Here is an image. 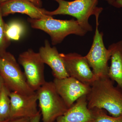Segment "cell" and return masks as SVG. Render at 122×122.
Instances as JSON below:
<instances>
[{
	"instance_id": "4fadbf2b",
	"label": "cell",
	"mask_w": 122,
	"mask_h": 122,
	"mask_svg": "<svg viewBox=\"0 0 122 122\" xmlns=\"http://www.w3.org/2000/svg\"><path fill=\"white\" fill-rule=\"evenodd\" d=\"M92 110L88 108L86 95L82 96L54 122H95Z\"/></svg>"
},
{
	"instance_id": "ba28073f",
	"label": "cell",
	"mask_w": 122,
	"mask_h": 122,
	"mask_svg": "<svg viewBox=\"0 0 122 122\" xmlns=\"http://www.w3.org/2000/svg\"><path fill=\"white\" fill-rule=\"evenodd\" d=\"M68 75L82 83L91 86L96 80L86 57L76 53H60Z\"/></svg>"
},
{
	"instance_id": "52a82bcc",
	"label": "cell",
	"mask_w": 122,
	"mask_h": 122,
	"mask_svg": "<svg viewBox=\"0 0 122 122\" xmlns=\"http://www.w3.org/2000/svg\"><path fill=\"white\" fill-rule=\"evenodd\" d=\"M18 61L24 68V74L29 86L36 92L46 82L44 75L45 64L39 53L29 49L19 55Z\"/></svg>"
},
{
	"instance_id": "2e32d148",
	"label": "cell",
	"mask_w": 122,
	"mask_h": 122,
	"mask_svg": "<svg viewBox=\"0 0 122 122\" xmlns=\"http://www.w3.org/2000/svg\"><path fill=\"white\" fill-rule=\"evenodd\" d=\"M24 24L17 20H13L5 23V33L9 41L19 40L25 32Z\"/></svg>"
},
{
	"instance_id": "277c9868",
	"label": "cell",
	"mask_w": 122,
	"mask_h": 122,
	"mask_svg": "<svg viewBox=\"0 0 122 122\" xmlns=\"http://www.w3.org/2000/svg\"><path fill=\"white\" fill-rule=\"evenodd\" d=\"M43 122H54L69 108L53 81H46L36 91Z\"/></svg>"
},
{
	"instance_id": "7402d4cb",
	"label": "cell",
	"mask_w": 122,
	"mask_h": 122,
	"mask_svg": "<svg viewBox=\"0 0 122 122\" xmlns=\"http://www.w3.org/2000/svg\"><path fill=\"white\" fill-rule=\"evenodd\" d=\"M5 85L4 81L1 75L0 74V95L1 93V91H2L3 86Z\"/></svg>"
},
{
	"instance_id": "44dd1931",
	"label": "cell",
	"mask_w": 122,
	"mask_h": 122,
	"mask_svg": "<svg viewBox=\"0 0 122 122\" xmlns=\"http://www.w3.org/2000/svg\"><path fill=\"white\" fill-rule=\"evenodd\" d=\"M8 0H0V4L5 2ZM30 2H32L37 7L41 8L42 6V0H29Z\"/></svg>"
},
{
	"instance_id": "30bf717a",
	"label": "cell",
	"mask_w": 122,
	"mask_h": 122,
	"mask_svg": "<svg viewBox=\"0 0 122 122\" xmlns=\"http://www.w3.org/2000/svg\"><path fill=\"white\" fill-rule=\"evenodd\" d=\"M10 119L17 118H30L36 115L38 110L37 95L36 92L30 95L24 94L11 91Z\"/></svg>"
},
{
	"instance_id": "e0dca14e",
	"label": "cell",
	"mask_w": 122,
	"mask_h": 122,
	"mask_svg": "<svg viewBox=\"0 0 122 122\" xmlns=\"http://www.w3.org/2000/svg\"><path fill=\"white\" fill-rule=\"evenodd\" d=\"M94 115L95 122H122V114L117 117L108 115L103 109L94 108L92 109Z\"/></svg>"
},
{
	"instance_id": "ac0fdd59",
	"label": "cell",
	"mask_w": 122,
	"mask_h": 122,
	"mask_svg": "<svg viewBox=\"0 0 122 122\" xmlns=\"http://www.w3.org/2000/svg\"><path fill=\"white\" fill-rule=\"evenodd\" d=\"M3 17L0 4V54L6 51V49L10 44V41L5 35V23L3 20Z\"/></svg>"
},
{
	"instance_id": "ffe728a7",
	"label": "cell",
	"mask_w": 122,
	"mask_h": 122,
	"mask_svg": "<svg viewBox=\"0 0 122 122\" xmlns=\"http://www.w3.org/2000/svg\"><path fill=\"white\" fill-rule=\"evenodd\" d=\"M41 117V114L39 111L37 114L30 118L29 122H40Z\"/></svg>"
},
{
	"instance_id": "d6986e66",
	"label": "cell",
	"mask_w": 122,
	"mask_h": 122,
	"mask_svg": "<svg viewBox=\"0 0 122 122\" xmlns=\"http://www.w3.org/2000/svg\"><path fill=\"white\" fill-rule=\"evenodd\" d=\"M30 118L27 117L17 118L9 119L4 122H29Z\"/></svg>"
},
{
	"instance_id": "8fae6325",
	"label": "cell",
	"mask_w": 122,
	"mask_h": 122,
	"mask_svg": "<svg viewBox=\"0 0 122 122\" xmlns=\"http://www.w3.org/2000/svg\"><path fill=\"white\" fill-rule=\"evenodd\" d=\"M0 4L3 17L16 13L26 14L30 18L37 20L51 17L46 15L47 10L29 0H8Z\"/></svg>"
},
{
	"instance_id": "5b68a950",
	"label": "cell",
	"mask_w": 122,
	"mask_h": 122,
	"mask_svg": "<svg viewBox=\"0 0 122 122\" xmlns=\"http://www.w3.org/2000/svg\"><path fill=\"white\" fill-rule=\"evenodd\" d=\"M0 74L11 91L26 95L35 93L28 84L14 56L7 51L0 54Z\"/></svg>"
},
{
	"instance_id": "9c48e42d",
	"label": "cell",
	"mask_w": 122,
	"mask_h": 122,
	"mask_svg": "<svg viewBox=\"0 0 122 122\" xmlns=\"http://www.w3.org/2000/svg\"><path fill=\"white\" fill-rule=\"evenodd\" d=\"M53 82L58 93L68 108L82 96H86L91 87L90 85L70 76L61 79L54 78Z\"/></svg>"
},
{
	"instance_id": "8992f818",
	"label": "cell",
	"mask_w": 122,
	"mask_h": 122,
	"mask_svg": "<svg viewBox=\"0 0 122 122\" xmlns=\"http://www.w3.org/2000/svg\"><path fill=\"white\" fill-rule=\"evenodd\" d=\"M99 18H96V29L93 43L89 52L85 56L96 78L108 76L111 52L105 47L103 34L98 29Z\"/></svg>"
},
{
	"instance_id": "d4e9b609",
	"label": "cell",
	"mask_w": 122,
	"mask_h": 122,
	"mask_svg": "<svg viewBox=\"0 0 122 122\" xmlns=\"http://www.w3.org/2000/svg\"></svg>"
},
{
	"instance_id": "7a4b0ae2",
	"label": "cell",
	"mask_w": 122,
	"mask_h": 122,
	"mask_svg": "<svg viewBox=\"0 0 122 122\" xmlns=\"http://www.w3.org/2000/svg\"><path fill=\"white\" fill-rule=\"evenodd\" d=\"M58 4L57 8L52 11H46V15L53 16L58 15H68L77 19L80 26L87 32L92 31L93 28L89 20L91 16L99 17L103 9L98 7L99 0H53Z\"/></svg>"
},
{
	"instance_id": "6da1fadb",
	"label": "cell",
	"mask_w": 122,
	"mask_h": 122,
	"mask_svg": "<svg viewBox=\"0 0 122 122\" xmlns=\"http://www.w3.org/2000/svg\"><path fill=\"white\" fill-rule=\"evenodd\" d=\"M91 86L86 95L89 109H103L114 117L122 114V89L108 76L96 79Z\"/></svg>"
},
{
	"instance_id": "cb8c5ba5",
	"label": "cell",
	"mask_w": 122,
	"mask_h": 122,
	"mask_svg": "<svg viewBox=\"0 0 122 122\" xmlns=\"http://www.w3.org/2000/svg\"><path fill=\"white\" fill-rule=\"evenodd\" d=\"M116 8H122V0H116Z\"/></svg>"
},
{
	"instance_id": "7c38bea8",
	"label": "cell",
	"mask_w": 122,
	"mask_h": 122,
	"mask_svg": "<svg viewBox=\"0 0 122 122\" xmlns=\"http://www.w3.org/2000/svg\"><path fill=\"white\" fill-rule=\"evenodd\" d=\"M42 61L51 69L54 78L61 79L69 77L63 60L56 47L51 46L48 40L38 52Z\"/></svg>"
},
{
	"instance_id": "5bb4252c",
	"label": "cell",
	"mask_w": 122,
	"mask_h": 122,
	"mask_svg": "<svg viewBox=\"0 0 122 122\" xmlns=\"http://www.w3.org/2000/svg\"><path fill=\"white\" fill-rule=\"evenodd\" d=\"M108 49L111 54L108 77L122 89V40L112 44Z\"/></svg>"
},
{
	"instance_id": "9a60e30c",
	"label": "cell",
	"mask_w": 122,
	"mask_h": 122,
	"mask_svg": "<svg viewBox=\"0 0 122 122\" xmlns=\"http://www.w3.org/2000/svg\"><path fill=\"white\" fill-rule=\"evenodd\" d=\"M10 90L5 84L0 95V122L9 120L10 118Z\"/></svg>"
},
{
	"instance_id": "603a6c76",
	"label": "cell",
	"mask_w": 122,
	"mask_h": 122,
	"mask_svg": "<svg viewBox=\"0 0 122 122\" xmlns=\"http://www.w3.org/2000/svg\"><path fill=\"white\" fill-rule=\"evenodd\" d=\"M106 1L109 5L116 8V0H103Z\"/></svg>"
},
{
	"instance_id": "3957f363",
	"label": "cell",
	"mask_w": 122,
	"mask_h": 122,
	"mask_svg": "<svg viewBox=\"0 0 122 122\" xmlns=\"http://www.w3.org/2000/svg\"><path fill=\"white\" fill-rule=\"evenodd\" d=\"M28 21L33 28L40 30L48 34L53 46L61 44L66 36L71 34L83 36L87 32L74 19L56 20L51 16L39 20L29 18Z\"/></svg>"
}]
</instances>
